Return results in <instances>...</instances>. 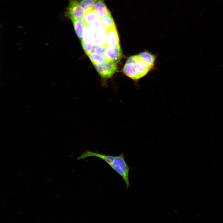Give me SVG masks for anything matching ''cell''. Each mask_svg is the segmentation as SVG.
<instances>
[{"mask_svg":"<svg viewBox=\"0 0 223 223\" xmlns=\"http://www.w3.org/2000/svg\"><path fill=\"white\" fill-rule=\"evenodd\" d=\"M109 166L122 177L127 189L130 185L129 179L130 168L125 161L124 154L122 153L118 155L115 156Z\"/></svg>","mask_w":223,"mask_h":223,"instance_id":"obj_1","label":"cell"},{"mask_svg":"<svg viewBox=\"0 0 223 223\" xmlns=\"http://www.w3.org/2000/svg\"><path fill=\"white\" fill-rule=\"evenodd\" d=\"M85 12L77 0H70L65 15L71 20L74 19L83 22Z\"/></svg>","mask_w":223,"mask_h":223,"instance_id":"obj_2","label":"cell"},{"mask_svg":"<svg viewBox=\"0 0 223 223\" xmlns=\"http://www.w3.org/2000/svg\"><path fill=\"white\" fill-rule=\"evenodd\" d=\"M94 65L98 72L103 78L111 77L117 70L116 64L108 61L103 64Z\"/></svg>","mask_w":223,"mask_h":223,"instance_id":"obj_3","label":"cell"},{"mask_svg":"<svg viewBox=\"0 0 223 223\" xmlns=\"http://www.w3.org/2000/svg\"><path fill=\"white\" fill-rule=\"evenodd\" d=\"M122 55L120 46H106L103 55L107 61L116 64L120 59Z\"/></svg>","mask_w":223,"mask_h":223,"instance_id":"obj_4","label":"cell"},{"mask_svg":"<svg viewBox=\"0 0 223 223\" xmlns=\"http://www.w3.org/2000/svg\"><path fill=\"white\" fill-rule=\"evenodd\" d=\"M135 63L138 79L146 75L152 67L146 62L140 58L138 55Z\"/></svg>","mask_w":223,"mask_h":223,"instance_id":"obj_5","label":"cell"},{"mask_svg":"<svg viewBox=\"0 0 223 223\" xmlns=\"http://www.w3.org/2000/svg\"><path fill=\"white\" fill-rule=\"evenodd\" d=\"M94 156L104 160L110 165L112 162L115 156L106 155L99 153L97 151L86 150L83 152L77 158V160H83L89 157Z\"/></svg>","mask_w":223,"mask_h":223,"instance_id":"obj_6","label":"cell"},{"mask_svg":"<svg viewBox=\"0 0 223 223\" xmlns=\"http://www.w3.org/2000/svg\"><path fill=\"white\" fill-rule=\"evenodd\" d=\"M106 45L107 46L111 47L120 46L118 35L116 27L107 30Z\"/></svg>","mask_w":223,"mask_h":223,"instance_id":"obj_7","label":"cell"},{"mask_svg":"<svg viewBox=\"0 0 223 223\" xmlns=\"http://www.w3.org/2000/svg\"><path fill=\"white\" fill-rule=\"evenodd\" d=\"M93 10L100 19L111 14L103 0H98L94 5Z\"/></svg>","mask_w":223,"mask_h":223,"instance_id":"obj_8","label":"cell"},{"mask_svg":"<svg viewBox=\"0 0 223 223\" xmlns=\"http://www.w3.org/2000/svg\"><path fill=\"white\" fill-rule=\"evenodd\" d=\"M123 71L127 76L131 79L136 80H138L134 63H126Z\"/></svg>","mask_w":223,"mask_h":223,"instance_id":"obj_9","label":"cell"},{"mask_svg":"<svg viewBox=\"0 0 223 223\" xmlns=\"http://www.w3.org/2000/svg\"><path fill=\"white\" fill-rule=\"evenodd\" d=\"M71 20L72 21L77 35L79 39L81 40L85 27L84 23L76 19H72Z\"/></svg>","mask_w":223,"mask_h":223,"instance_id":"obj_10","label":"cell"},{"mask_svg":"<svg viewBox=\"0 0 223 223\" xmlns=\"http://www.w3.org/2000/svg\"><path fill=\"white\" fill-rule=\"evenodd\" d=\"M98 18L97 14L93 9L85 13L83 21L85 26H88L90 25Z\"/></svg>","mask_w":223,"mask_h":223,"instance_id":"obj_11","label":"cell"},{"mask_svg":"<svg viewBox=\"0 0 223 223\" xmlns=\"http://www.w3.org/2000/svg\"><path fill=\"white\" fill-rule=\"evenodd\" d=\"M88 56L93 64H101L107 61L103 55H98L94 52H91Z\"/></svg>","mask_w":223,"mask_h":223,"instance_id":"obj_12","label":"cell"},{"mask_svg":"<svg viewBox=\"0 0 223 223\" xmlns=\"http://www.w3.org/2000/svg\"><path fill=\"white\" fill-rule=\"evenodd\" d=\"M100 19L102 25L107 30H109L116 27L111 14L104 17Z\"/></svg>","mask_w":223,"mask_h":223,"instance_id":"obj_13","label":"cell"},{"mask_svg":"<svg viewBox=\"0 0 223 223\" xmlns=\"http://www.w3.org/2000/svg\"><path fill=\"white\" fill-rule=\"evenodd\" d=\"M93 38V32L88 26H85L81 41L86 42H92Z\"/></svg>","mask_w":223,"mask_h":223,"instance_id":"obj_14","label":"cell"},{"mask_svg":"<svg viewBox=\"0 0 223 223\" xmlns=\"http://www.w3.org/2000/svg\"><path fill=\"white\" fill-rule=\"evenodd\" d=\"M98 0H81L79 2L86 13L93 9L94 4Z\"/></svg>","mask_w":223,"mask_h":223,"instance_id":"obj_15","label":"cell"},{"mask_svg":"<svg viewBox=\"0 0 223 223\" xmlns=\"http://www.w3.org/2000/svg\"><path fill=\"white\" fill-rule=\"evenodd\" d=\"M138 56L146 62L151 66L153 67L155 58L154 56L148 52H144L138 55Z\"/></svg>","mask_w":223,"mask_h":223,"instance_id":"obj_16","label":"cell"},{"mask_svg":"<svg viewBox=\"0 0 223 223\" xmlns=\"http://www.w3.org/2000/svg\"><path fill=\"white\" fill-rule=\"evenodd\" d=\"M83 48L86 54L88 55L93 52L95 45L92 42H86L81 41Z\"/></svg>","mask_w":223,"mask_h":223,"instance_id":"obj_17","label":"cell"},{"mask_svg":"<svg viewBox=\"0 0 223 223\" xmlns=\"http://www.w3.org/2000/svg\"><path fill=\"white\" fill-rule=\"evenodd\" d=\"M106 46L95 45L93 52L98 55H103Z\"/></svg>","mask_w":223,"mask_h":223,"instance_id":"obj_18","label":"cell"},{"mask_svg":"<svg viewBox=\"0 0 223 223\" xmlns=\"http://www.w3.org/2000/svg\"><path fill=\"white\" fill-rule=\"evenodd\" d=\"M137 58V55H133L129 57L127 60L126 63H135Z\"/></svg>","mask_w":223,"mask_h":223,"instance_id":"obj_19","label":"cell"}]
</instances>
